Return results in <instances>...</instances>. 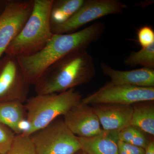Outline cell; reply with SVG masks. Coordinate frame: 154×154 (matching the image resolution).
Here are the masks:
<instances>
[{
    "mask_svg": "<svg viewBox=\"0 0 154 154\" xmlns=\"http://www.w3.org/2000/svg\"><path fill=\"white\" fill-rule=\"evenodd\" d=\"M106 26L96 22L73 33L53 34L43 49L29 56L18 57L26 80L34 85L48 68L57 61L72 52L87 49L105 33Z\"/></svg>",
    "mask_w": 154,
    "mask_h": 154,
    "instance_id": "cell-1",
    "label": "cell"
},
{
    "mask_svg": "<svg viewBox=\"0 0 154 154\" xmlns=\"http://www.w3.org/2000/svg\"><path fill=\"white\" fill-rule=\"evenodd\" d=\"M96 73L87 49L77 51L50 66L34 85L35 91L36 95L62 93L90 82Z\"/></svg>",
    "mask_w": 154,
    "mask_h": 154,
    "instance_id": "cell-2",
    "label": "cell"
},
{
    "mask_svg": "<svg viewBox=\"0 0 154 154\" xmlns=\"http://www.w3.org/2000/svg\"><path fill=\"white\" fill-rule=\"evenodd\" d=\"M52 2L53 0H33L30 17L5 54L17 57L29 56L44 48L54 34L50 18Z\"/></svg>",
    "mask_w": 154,
    "mask_h": 154,
    "instance_id": "cell-3",
    "label": "cell"
},
{
    "mask_svg": "<svg viewBox=\"0 0 154 154\" xmlns=\"http://www.w3.org/2000/svg\"><path fill=\"white\" fill-rule=\"evenodd\" d=\"M82 99L74 89L57 94L36 95L28 98L25 106L30 125L28 136L45 127L60 116H64Z\"/></svg>",
    "mask_w": 154,
    "mask_h": 154,
    "instance_id": "cell-4",
    "label": "cell"
},
{
    "mask_svg": "<svg viewBox=\"0 0 154 154\" xmlns=\"http://www.w3.org/2000/svg\"><path fill=\"white\" fill-rule=\"evenodd\" d=\"M30 136L37 154H75L81 150L78 137L63 119H57Z\"/></svg>",
    "mask_w": 154,
    "mask_h": 154,
    "instance_id": "cell-5",
    "label": "cell"
},
{
    "mask_svg": "<svg viewBox=\"0 0 154 154\" xmlns=\"http://www.w3.org/2000/svg\"><path fill=\"white\" fill-rule=\"evenodd\" d=\"M154 101V87L115 85L109 82L96 92L82 98V102L88 105H133L138 102Z\"/></svg>",
    "mask_w": 154,
    "mask_h": 154,
    "instance_id": "cell-6",
    "label": "cell"
},
{
    "mask_svg": "<svg viewBox=\"0 0 154 154\" xmlns=\"http://www.w3.org/2000/svg\"><path fill=\"white\" fill-rule=\"evenodd\" d=\"M30 86L17 57L5 54L0 59V102L24 104Z\"/></svg>",
    "mask_w": 154,
    "mask_h": 154,
    "instance_id": "cell-7",
    "label": "cell"
},
{
    "mask_svg": "<svg viewBox=\"0 0 154 154\" xmlns=\"http://www.w3.org/2000/svg\"><path fill=\"white\" fill-rule=\"evenodd\" d=\"M128 6L119 0H85L83 5L68 20L51 27L54 34L73 33L89 22L110 15L121 14Z\"/></svg>",
    "mask_w": 154,
    "mask_h": 154,
    "instance_id": "cell-8",
    "label": "cell"
},
{
    "mask_svg": "<svg viewBox=\"0 0 154 154\" xmlns=\"http://www.w3.org/2000/svg\"><path fill=\"white\" fill-rule=\"evenodd\" d=\"M33 7V0H5L0 15V59L21 32Z\"/></svg>",
    "mask_w": 154,
    "mask_h": 154,
    "instance_id": "cell-9",
    "label": "cell"
},
{
    "mask_svg": "<svg viewBox=\"0 0 154 154\" xmlns=\"http://www.w3.org/2000/svg\"><path fill=\"white\" fill-rule=\"evenodd\" d=\"M63 120L70 130L79 137H90L103 131L94 107L82 102L63 116Z\"/></svg>",
    "mask_w": 154,
    "mask_h": 154,
    "instance_id": "cell-10",
    "label": "cell"
},
{
    "mask_svg": "<svg viewBox=\"0 0 154 154\" xmlns=\"http://www.w3.org/2000/svg\"><path fill=\"white\" fill-rule=\"evenodd\" d=\"M93 107L103 130L119 132L130 125L132 105L98 104Z\"/></svg>",
    "mask_w": 154,
    "mask_h": 154,
    "instance_id": "cell-11",
    "label": "cell"
},
{
    "mask_svg": "<svg viewBox=\"0 0 154 154\" xmlns=\"http://www.w3.org/2000/svg\"><path fill=\"white\" fill-rule=\"evenodd\" d=\"M100 69L110 78V82L115 85H128L140 87H154V69L143 67L128 71H121L111 68L105 63Z\"/></svg>",
    "mask_w": 154,
    "mask_h": 154,
    "instance_id": "cell-12",
    "label": "cell"
},
{
    "mask_svg": "<svg viewBox=\"0 0 154 154\" xmlns=\"http://www.w3.org/2000/svg\"><path fill=\"white\" fill-rule=\"evenodd\" d=\"M119 132L102 131L88 137H79L81 150L88 154H119Z\"/></svg>",
    "mask_w": 154,
    "mask_h": 154,
    "instance_id": "cell-13",
    "label": "cell"
},
{
    "mask_svg": "<svg viewBox=\"0 0 154 154\" xmlns=\"http://www.w3.org/2000/svg\"><path fill=\"white\" fill-rule=\"evenodd\" d=\"M132 105L133 113L130 125L154 136V101L138 102Z\"/></svg>",
    "mask_w": 154,
    "mask_h": 154,
    "instance_id": "cell-14",
    "label": "cell"
},
{
    "mask_svg": "<svg viewBox=\"0 0 154 154\" xmlns=\"http://www.w3.org/2000/svg\"><path fill=\"white\" fill-rule=\"evenodd\" d=\"M27 118L25 104L15 102H0V124L19 134V122Z\"/></svg>",
    "mask_w": 154,
    "mask_h": 154,
    "instance_id": "cell-15",
    "label": "cell"
},
{
    "mask_svg": "<svg viewBox=\"0 0 154 154\" xmlns=\"http://www.w3.org/2000/svg\"><path fill=\"white\" fill-rule=\"evenodd\" d=\"M85 0H53L50 11L51 27L66 22L79 11Z\"/></svg>",
    "mask_w": 154,
    "mask_h": 154,
    "instance_id": "cell-16",
    "label": "cell"
},
{
    "mask_svg": "<svg viewBox=\"0 0 154 154\" xmlns=\"http://www.w3.org/2000/svg\"><path fill=\"white\" fill-rule=\"evenodd\" d=\"M128 66H142L143 67L154 69V43L142 48L137 51H132L124 60Z\"/></svg>",
    "mask_w": 154,
    "mask_h": 154,
    "instance_id": "cell-17",
    "label": "cell"
},
{
    "mask_svg": "<svg viewBox=\"0 0 154 154\" xmlns=\"http://www.w3.org/2000/svg\"><path fill=\"white\" fill-rule=\"evenodd\" d=\"M119 140L121 141L146 149L151 140L146 133L136 127L130 125L119 132Z\"/></svg>",
    "mask_w": 154,
    "mask_h": 154,
    "instance_id": "cell-18",
    "label": "cell"
},
{
    "mask_svg": "<svg viewBox=\"0 0 154 154\" xmlns=\"http://www.w3.org/2000/svg\"><path fill=\"white\" fill-rule=\"evenodd\" d=\"M7 154H37V153L30 136L20 134L15 135Z\"/></svg>",
    "mask_w": 154,
    "mask_h": 154,
    "instance_id": "cell-19",
    "label": "cell"
},
{
    "mask_svg": "<svg viewBox=\"0 0 154 154\" xmlns=\"http://www.w3.org/2000/svg\"><path fill=\"white\" fill-rule=\"evenodd\" d=\"M15 135V134L11 129L0 124V154H7Z\"/></svg>",
    "mask_w": 154,
    "mask_h": 154,
    "instance_id": "cell-20",
    "label": "cell"
},
{
    "mask_svg": "<svg viewBox=\"0 0 154 154\" xmlns=\"http://www.w3.org/2000/svg\"><path fill=\"white\" fill-rule=\"evenodd\" d=\"M137 39L142 48L148 46L154 43V31L150 26L145 25L139 29Z\"/></svg>",
    "mask_w": 154,
    "mask_h": 154,
    "instance_id": "cell-21",
    "label": "cell"
},
{
    "mask_svg": "<svg viewBox=\"0 0 154 154\" xmlns=\"http://www.w3.org/2000/svg\"><path fill=\"white\" fill-rule=\"evenodd\" d=\"M118 145L125 150L128 154H145V149L140 147L137 146L130 144L120 140H119Z\"/></svg>",
    "mask_w": 154,
    "mask_h": 154,
    "instance_id": "cell-22",
    "label": "cell"
},
{
    "mask_svg": "<svg viewBox=\"0 0 154 154\" xmlns=\"http://www.w3.org/2000/svg\"><path fill=\"white\" fill-rule=\"evenodd\" d=\"M145 154H154V142L152 140L149 143L145 149Z\"/></svg>",
    "mask_w": 154,
    "mask_h": 154,
    "instance_id": "cell-23",
    "label": "cell"
},
{
    "mask_svg": "<svg viewBox=\"0 0 154 154\" xmlns=\"http://www.w3.org/2000/svg\"><path fill=\"white\" fill-rule=\"evenodd\" d=\"M5 0H0V15L2 13L5 7Z\"/></svg>",
    "mask_w": 154,
    "mask_h": 154,
    "instance_id": "cell-24",
    "label": "cell"
},
{
    "mask_svg": "<svg viewBox=\"0 0 154 154\" xmlns=\"http://www.w3.org/2000/svg\"><path fill=\"white\" fill-rule=\"evenodd\" d=\"M118 146V153L119 154H128V153L127 152L121 147Z\"/></svg>",
    "mask_w": 154,
    "mask_h": 154,
    "instance_id": "cell-25",
    "label": "cell"
},
{
    "mask_svg": "<svg viewBox=\"0 0 154 154\" xmlns=\"http://www.w3.org/2000/svg\"><path fill=\"white\" fill-rule=\"evenodd\" d=\"M75 154H88L86 153L84 151H83L82 150H80V151H79V152H77Z\"/></svg>",
    "mask_w": 154,
    "mask_h": 154,
    "instance_id": "cell-26",
    "label": "cell"
},
{
    "mask_svg": "<svg viewBox=\"0 0 154 154\" xmlns=\"http://www.w3.org/2000/svg\"></svg>",
    "mask_w": 154,
    "mask_h": 154,
    "instance_id": "cell-27",
    "label": "cell"
}]
</instances>
